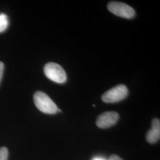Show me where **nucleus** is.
Wrapping results in <instances>:
<instances>
[{"label": "nucleus", "mask_w": 160, "mask_h": 160, "mask_svg": "<svg viewBox=\"0 0 160 160\" xmlns=\"http://www.w3.org/2000/svg\"><path fill=\"white\" fill-rule=\"evenodd\" d=\"M92 160H108L105 159L104 158L102 157H96L94 158H93Z\"/></svg>", "instance_id": "nucleus-11"}, {"label": "nucleus", "mask_w": 160, "mask_h": 160, "mask_svg": "<svg viewBox=\"0 0 160 160\" xmlns=\"http://www.w3.org/2000/svg\"><path fill=\"white\" fill-rule=\"evenodd\" d=\"M128 93L127 87L123 84H119L105 92L102 95V99L105 103H116L125 99Z\"/></svg>", "instance_id": "nucleus-3"}, {"label": "nucleus", "mask_w": 160, "mask_h": 160, "mask_svg": "<svg viewBox=\"0 0 160 160\" xmlns=\"http://www.w3.org/2000/svg\"><path fill=\"white\" fill-rule=\"evenodd\" d=\"M119 119V115L116 112H106L100 114L96 120L99 128H109L115 125Z\"/></svg>", "instance_id": "nucleus-5"}, {"label": "nucleus", "mask_w": 160, "mask_h": 160, "mask_svg": "<svg viewBox=\"0 0 160 160\" xmlns=\"http://www.w3.org/2000/svg\"><path fill=\"white\" fill-rule=\"evenodd\" d=\"M4 70V64L3 62H0V82L2 80V78Z\"/></svg>", "instance_id": "nucleus-9"}, {"label": "nucleus", "mask_w": 160, "mask_h": 160, "mask_svg": "<svg viewBox=\"0 0 160 160\" xmlns=\"http://www.w3.org/2000/svg\"><path fill=\"white\" fill-rule=\"evenodd\" d=\"M108 8L114 15L125 18H132L135 15V11L132 7L121 2L111 1L108 5Z\"/></svg>", "instance_id": "nucleus-4"}, {"label": "nucleus", "mask_w": 160, "mask_h": 160, "mask_svg": "<svg viewBox=\"0 0 160 160\" xmlns=\"http://www.w3.org/2000/svg\"><path fill=\"white\" fill-rule=\"evenodd\" d=\"M9 21L7 16L4 13L0 14V33L4 32L7 29Z\"/></svg>", "instance_id": "nucleus-7"}, {"label": "nucleus", "mask_w": 160, "mask_h": 160, "mask_svg": "<svg viewBox=\"0 0 160 160\" xmlns=\"http://www.w3.org/2000/svg\"><path fill=\"white\" fill-rule=\"evenodd\" d=\"M108 160H123L120 157H119L117 155H112L109 158V159Z\"/></svg>", "instance_id": "nucleus-10"}, {"label": "nucleus", "mask_w": 160, "mask_h": 160, "mask_svg": "<svg viewBox=\"0 0 160 160\" xmlns=\"http://www.w3.org/2000/svg\"><path fill=\"white\" fill-rule=\"evenodd\" d=\"M8 157V151L6 147L0 148V160H7Z\"/></svg>", "instance_id": "nucleus-8"}, {"label": "nucleus", "mask_w": 160, "mask_h": 160, "mask_svg": "<svg viewBox=\"0 0 160 160\" xmlns=\"http://www.w3.org/2000/svg\"><path fill=\"white\" fill-rule=\"evenodd\" d=\"M160 138V121L155 118L151 123V129H149L146 135L147 142L150 143H157Z\"/></svg>", "instance_id": "nucleus-6"}, {"label": "nucleus", "mask_w": 160, "mask_h": 160, "mask_svg": "<svg viewBox=\"0 0 160 160\" xmlns=\"http://www.w3.org/2000/svg\"><path fill=\"white\" fill-rule=\"evenodd\" d=\"M33 100L36 108L46 114H55L58 108L51 98L45 92L38 91L34 94Z\"/></svg>", "instance_id": "nucleus-1"}, {"label": "nucleus", "mask_w": 160, "mask_h": 160, "mask_svg": "<svg viewBox=\"0 0 160 160\" xmlns=\"http://www.w3.org/2000/svg\"><path fill=\"white\" fill-rule=\"evenodd\" d=\"M43 71L48 78L58 84L64 83L67 79L65 71L58 63L53 62L46 63Z\"/></svg>", "instance_id": "nucleus-2"}]
</instances>
